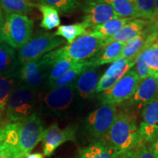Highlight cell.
I'll list each match as a JSON object with an SVG mask.
<instances>
[{
  "label": "cell",
  "mask_w": 158,
  "mask_h": 158,
  "mask_svg": "<svg viewBox=\"0 0 158 158\" xmlns=\"http://www.w3.org/2000/svg\"><path fill=\"white\" fill-rule=\"evenodd\" d=\"M103 141L122 157H126L141 142L137 125L135 110L123 106L117 110L116 117Z\"/></svg>",
  "instance_id": "1"
},
{
  "label": "cell",
  "mask_w": 158,
  "mask_h": 158,
  "mask_svg": "<svg viewBox=\"0 0 158 158\" xmlns=\"http://www.w3.org/2000/svg\"><path fill=\"white\" fill-rule=\"evenodd\" d=\"M37 109L39 115L61 120L68 119L84 110L75 84L40 92Z\"/></svg>",
  "instance_id": "2"
},
{
  "label": "cell",
  "mask_w": 158,
  "mask_h": 158,
  "mask_svg": "<svg viewBox=\"0 0 158 158\" xmlns=\"http://www.w3.org/2000/svg\"><path fill=\"white\" fill-rule=\"evenodd\" d=\"M105 45V40L84 34L72 43L45 54L51 64L61 59H68L75 62H82L92 58Z\"/></svg>",
  "instance_id": "3"
},
{
  "label": "cell",
  "mask_w": 158,
  "mask_h": 158,
  "mask_svg": "<svg viewBox=\"0 0 158 158\" xmlns=\"http://www.w3.org/2000/svg\"><path fill=\"white\" fill-rule=\"evenodd\" d=\"M40 95V91L18 83L6 106L5 114L7 122H21L35 113Z\"/></svg>",
  "instance_id": "4"
},
{
  "label": "cell",
  "mask_w": 158,
  "mask_h": 158,
  "mask_svg": "<svg viewBox=\"0 0 158 158\" xmlns=\"http://www.w3.org/2000/svg\"><path fill=\"white\" fill-rule=\"evenodd\" d=\"M117 106L101 103L89 113L83 122L84 134L91 142L103 141L116 117Z\"/></svg>",
  "instance_id": "5"
},
{
  "label": "cell",
  "mask_w": 158,
  "mask_h": 158,
  "mask_svg": "<svg viewBox=\"0 0 158 158\" xmlns=\"http://www.w3.org/2000/svg\"><path fill=\"white\" fill-rule=\"evenodd\" d=\"M33 30L34 21L27 15L18 13L5 15L2 38L9 46L19 49L29 42Z\"/></svg>",
  "instance_id": "6"
},
{
  "label": "cell",
  "mask_w": 158,
  "mask_h": 158,
  "mask_svg": "<svg viewBox=\"0 0 158 158\" xmlns=\"http://www.w3.org/2000/svg\"><path fill=\"white\" fill-rule=\"evenodd\" d=\"M66 43V41L47 31H37L29 42L17 52L20 64L31 62Z\"/></svg>",
  "instance_id": "7"
},
{
  "label": "cell",
  "mask_w": 158,
  "mask_h": 158,
  "mask_svg": "<svg viewBox=\"0 0 158 158\" xmlns=\"http://www.w3.org/2000/svg\"><path fill=\"white\" fill-rule=\"evenodd\" d=\"M45 128L40 116L36 111L19 123V147L21 158H25L43 140Z\"/></svg>",
  "instance_id": "8"
},
{
  "label": "cell",
  "mask_w": 158,
  "mask_h": 158,
  "mask_svg": "<svg viewBox=\"0 0 158 158\" xmlns=\"http://www.w3.org/2000/svg\"><path fill=\"white\" fill-rule=\"evenodd\" d=\"M51 68L52 64L45 55L38 57L20 66L17 72L19 82L41 92L46 84Z\"/></svg>",
  "instance_id": "9"
},
{
  "label": "cell",
  "mask_w": 158,
  "mask_h": 158,
  "mask_svg": "<svg viewBox=\"0 0 158 158\" xmlns=\"http://www.w3.org/2000/svg\"><path fill=\"white\" fill-rule=\"evenodd\" d=\"M140 82L135 70L130 69L111 88L98 94V99L101 103L122 105L133 96Z\"/></svg>",
  "instance_id": "10"
},
{
  "label": "cell",
  "mask_w": 158,
  "mask_h": 158,
  "mask_svg": "<svg viewBox=\"0 0 158 158\" xmlns=\"http://www.w3.org/2000/svg\"><path fill=\"white\" fill-rule=\"evenodd\" d=\"M101 75L100 67H89L80 75L75 83L77 95L84 110L96 97V89Z\"/></svg>",
  "instance_id": "11"
},
{
  "label": "cell",
  "mask_w": 158,
  "mask_h": 158,
  "mask_svg": "<svg viewBox=\"0 0 158 158\" xmlns=\"http://www.w3.org/2000/svg\"><path fill=\"white\" fill-rule=\"evenodd\" d=\"M80 7L84 13L82 22L87 26L88 29L121 18L111 7L98 0H82Z\"/></svg>",
  "instance_id": "12"
},
{
  "label": "cell",
  "mask_w": 158,
  "mask_h": 158,
  "mask_svg": "<svg viewBox=\"0 0 158 158\" xmlns=\"http://www.w3.org/2000/svg\"><path fill=\"white\" fill-rule=\"evenodd\" d=\"M78 127L69 125L64 129L59 127L56 122L51 124L45 130L43 137L44 155L50 157L62 144L68 141H75Z\"/></svg>",
  "instance_id": "13"
},
{
  "label": "cell",
  "mask_w": 158,
  "mask_h": 158,
  "mask_svg": "<svg viewBox=\"0 0 158 158\" xmlns=\"http://www.w3.org/2000/svg\"><path fill=\"white\" fill-rule=\"evenodd\" d=\"M141 115L138 127L141 142L151 143L158 136V96L143 106Z\"/></svg>",
  "instance_id": "14"
},
{
  "label": "cell",
  "mask_w": 158,
  "mask_h": 158,
  "mask_svg": "<svg viewBox=\"0 0 158 158\" xmlns=\"http://www.w3.org/2000/svg\"><path fill=\"white\" fill-rule=\"evenodd\" d=\"M157 96L158 78L149 76L141 81L133 96L122 105L134 110H139Z\"/></svg>",
  "instance_id": "15"
},
{
  "label": "cell",
  "mask_w": 158,
  "mask_h": 158,
  "mask_svg": "<svg viewBox=\"0 0 158 158\" xmlns=\"http://www.w3.org/2000/svg\"><path fill=\"white\" fill-rule=\"evenodd\" d=\"M150 20L135 19L126 23L123 27L111 37L105 40V45L111 42H122L127 43L138 36L149 24Z\"/></svg>",
  "instance_id": "16"
},
{
  "label": "cell",
  "mask_w": 158,
  "mask_h": 158,
  "mask_svg": "<svg viewBox=\"0 0 158 158\" xmlns=\"http://www.w3.org/2000/svg\"><path fill=\"white\" fill-rule=\"evenodd\" d=\"M125 44L122 42H111L103 45L92 58L89 59V66L96 68L115 62L120 58Z\"/></svg>",
  "instance_id": "17"
},
{
  "label": "cell",
  "mask_w": 158,
  "mask_h": 158,
  "mask_svg": "<svg viewBox=\"0 0 158 158\" xmlns=\"http://www.w3.org/2000/svg\"><path fill=\"white\" fill-rule=\"evenodd\" d=\"M20 66L15 49L5 43H0V76L16 74Z\"/></svg>",
  "instance_id": "18"
},
{
  "label": "cell",
  "mask_w": 158,
  "mask_h": 158,
  "mask_svg": "<svg viewBox=\"0 0 158 158\" xmlns=\"http://www.w3.org/2000/svg\"><path fill=\"white\" fill-rule=\"evenodd\" d=\"M133 18H118L116 19H112L106 21L101 24H99L89 28L86 30L85 34H88L91 36L97 38L106 40L111 37L115 33L123 27L126 23L132 21Z\"/></svg>",
  "instance_id": "19"
},
{
  "label": "cell",
  "mask_w": 158,
  "mask_h": 158,
  "mask_svg": "<svg viewBox=\"0 0 158 158\" xmlns=\"http://www.w3.org/2000/svg\"><path fill=\"white\" fill-rule=\"evenodd\" d=\"M78 158H127L118 155L103 141L91 142L78 152Z\"/></svg>",
  "instance_id": "20"
},
{
  "label": "cell",
  "mask_w": 158,
  "mask_h": 158,
  "mask_svg": "<svg viewBox=\"0 0 158 158\" xmlns=\"http://www.w3.org/2000/svg\"><path fill=\"white\" fill-rule=\"evenodd\" d=\"M36 0H0V8L4 15L18 13L27 15L37 8Z\"/></svg>",
  "instance_id": "21"
},
{
  "label": "cell",
  "mask_w": 158,
  "mask_h": 158,
  "mask_svg": "<svg viewBox=\"0 0 158 158\" xmlns=\"http://www.w3.org/2000/svg\"><path fill=\"white\" fill-rule=\"evenodd\" d=\"M89 61H83L76 68L71 69L68 70V72L65 73L62 76H61L53 82L49 83L46 84L45 86V89H51L62 87V86H68L70 85H72L76 83V80L80 76V75L82 73L86 68H89Z\"/></svg>",
  "instance_id": "22"
},
{
  "label": "cell",
  "mask_w": 158,
  "mask_h": 158,
  "mask_svg": "<svg viewBox=\"0 0 158 158\" xmlns=\"http://www.w3.org/2000/svg\"><path fill=\"white\" fill-rule=\"evenodd\" d=\"M19 83L17 73L10 76H0V124L4 110L6 109L10 97Z\"/></svg>",
  "instance_id": "23"
},
{
  "label": "cell",
  "mask_w": 158,
  "mask_h": 158,
  "mask_svg": "<svg viewBox=\"0 0 158 158\" xmlns=\"http://www.w3.org/2000/svg\"><path fill=\"white\" fill-rule=\"evenodd\" d=\"M88 29L84 23H76L68 25H60L54 33L57 37H62L68 44L72 43L79 37L84 35Z\"/></svg>",
  "instance_id": "24"
},
{
  "label": "cell",
  "mask_w": 158,
  "mask_h": 158,
  "mask_svg": "<svg viewBox=\"0 0 158 158\" xmlns=\"http://www.w3.org/2000/svg\"><path fill=\"white\" fill-rule=\"evenodd\" d=\"M19 123L6 140L0 143V158H21L18 147Z\"/></svg>",
  "instance_id": "25"
},
{
  "label": "cell",
  "mask_w": 158,
  "mask_h": 158,
  "mask_svg": "<svg viewBox=\"0 0 158 158\" xmlns=\"http://www.w3.org/2000/svg\"><path fill=\"white\" fill-rule=\"evenodd\" d=\"M37 8L43 15V19L40 23V27L45 30H51L60 26L61 20L59 13L54 7L46 5L37 4Z\"/></svg>",
  "instance_id": "26"
},
{
  "label": "cell",
  "mask_w": 158,
  "mask_h": 158,
  "mask_svg": "<svg viewBox=\"0 0 158 158\" xmlns=\"http://www.w3.org/2000/svg\"><path fill=\"white\" fill-rule=\"evenodd\" d=\"M111 7L121 18L138 19L133 0H98Z\"/></svg>",
  "instance_id": "27"
},
{
  "label": "cell",
  "mask_w": 158,
  "mask_h": 158,
  "mask_svg": "<svg viewBox=\"0 0 158 158\" xmlns=\"http://www.w3.org/2000/svg\"><path fill=\"white\" fill-rule=\"evenodd\" d=\"M152 76L158 78V38L141 53Z\"/></svg>",
  "instance_id": "28"
},
{
  "label": "cell",
  "mask_w": 158,
  "mask_h": 158,
  "mask_svg": "<svg viewBox=\"0 0 158 158\" xmlns=\"http://www.w3.org/2000/svg\"><path fill=\"white\" fill-rule=\"evenodd\" d=\"M81 2L82 0H36L37 4L51 6L63 14L74 13L80 7Z\"/></svg>",
  "instance_id": "29"
},
{
  "label": "cell",
  "mask_w": 158,
  "mask_h": 158,
  "mask_svg": "<svg viewBox=\"0 0 158 158\" xmlns=\"http://www.w3.org/2000/svg\"><path fill=\"white\" fill-rule=\"evenodd\" d=\"M82 62H75L70 59H64L54 63L51 69L50 73H49L46 84L53 82L61 76H62L63 74H64L65 73L68 72V70L78 66Z\"/></svg>",
  "instance_id": "30"
},
{
  "label": "cell",
  "mask_w": 158,
  "mask_h": 158,
  "mask_svg": "<svg viewBox=\"0 0 158 158\" xmlns=\"http://www.w3.org/2000/svg\"><path fill=\"white\" fill-rule=\"evenodd\" d=\"M138 19L151 21L153 16L155 0H133Z\"/></svg>",
  "instance_id": "31"
},
{
  "label": "cell",
  "mask_w": 158,
  "mask_h": 158,
  "mask_svg": "<svg viewBox=\"0 0 158 158\" xmlns=\"http://www.w3.org/2000/svg\"><path fill=\"white\" fill-rule=\"evenodd\" d=\"M127 158H158L157 155H155L147 144L141 142L134 149L133 151L130 152L127 155Z\"/></svg>",
  "instance_id": "32"
},
{
  "label": "cell",
  "mask_w": 158,
  "mask_h": 158,
  "mask_svg": "<svg viewBox=\"0 0 158 158\" xmlns=\"http://www.w3.org/2000/svg\"><path fill=\"white\" fill-rule=\"evenodd\" d=\"M134 66H135L134 70H135L140 81L143 80V79L147 78L149 76H152L149 68H148L147 64L144 62L141 54H140L137 56V58L135 59V64Z\"/></svg>",
  "instance_id": "33"
},
{
  "label": "cell",
  "mask_w": 158,
  "mask_h": 158,
  "mask_svg": "<svg viewBox=\"0 0 158 158\" xmlns=\"http://www.w3.org/2000/svg\"><path fill=\"white\" fill-rule=\"evenodd\" d=\"M19 122L16 123H1L0 124V143L6 140L13 129L16 127Z\"/></svg>",
  "instance_id": "34"
},
{
  "label": "cell",
  "mask_w": 158,
  "mask_h": 158,
  "mask_svg": "<svg viewBox=\"0 0 158 158\" xmlns=\"http://www.w3.org/2000/svg\"><path fill=\"white\" fill-rule=\"evenodd\" d=\"M149 147L151 149V151L158 157V136L152 143H150Z\"/></svg>",
  "instance_id": "35"
},
{
  "label": "cell",
  "mask_w": 158,
  "mask_h": 158,
  "mask_svg": "<svg viewBox=\"0 0 158 158\" xmlns=\"http://www.w3.org/2000/svg\"><path fill=\"white\" fill-rule=\"evenodd\" d=\"M5 22V15H4L2 10L0 8V43H3L2 38V29Z\"/></svg>",
  "instance_id": "36"
},
{
  "label": "cell",
  "mask_w": 158,
  "mask_h": 158,
  "mask_svg": "<svg viewBox=\"0 0 158 158\" xmlns=\"http://www.w3.org/2000/svg\"><path fill=\"white\" fill-rule=\"evenodd\" d=\"M151 21H158V0H155V7H154V12H153V16Z\"/></svg>",
  "instance_id": "37"
},
{
  "label": "cell",
  "mask_w": 158,
  "mask_h": 158,
  "mask_svg": "<svg viewBox=\"0 0 158 158\" xmlns=\"http://www.w3.org/2000/svg\"><path fill=\"white\" fill-rule=\"evenodd\" d=\"M25 158H44V155L41 153L29 154V155L28 156H27Z\"/></svg>",
  "instance_id": "38"
}]
</instances>
